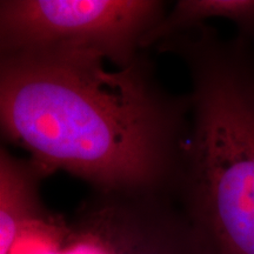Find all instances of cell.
<instances>
[{"instance_id":"1","label":"cell","mask_w":254,"mask_h":254,"mask_svg":"<svg viewBox=\"0 0 254 254\" xmlns=\"http://www.w3.org/2000/svg\"><path fill=\"white\" fill-rule=\"evenodd\" d=\"M146 52L125 66L64 46L0 55L2 138L46 177L65 172L91 190L177 198L190 97L165 87Z\"/></svg>"},{"instance_id":"2","label":"cell","mask_w":254,"mask_h":254,"mask_svg":"<svg viewBox=\"0 0 254 254\" xmlns=\"http://www.w3.org/2000/svg\"><path fill=\"white\" fill-rule=\"evenodd\" d=\"M190 79L177 200L212 254H254V44L208 24L159 41Z\"/></svg>"},{"instance_id":"3","label":"cell","mask_w":254,"mask_h":254,"mask_svg":"<svg viewBox=\"0 0 254 254\" xmlns=\"http://www.w3.org/2000/svg\"><path fill=\"white\" fill-rule=\"evenodd\" d=\"M168 9L163 0H1L0 55L64 46L125 66Z\"/></svg>"},{"instance_id":"4","label":"cell","mask_w":254,"mask_h":254,"mask_svg":"<svg viewBox=\"0 0 254 254\" xmlns=\"http://www.w3.org/2000/svg\"><path fill=\"white\" fill-rule=\"evenodd\" d=\"M56 222V254H212L170 194L91 190Z\"/></svg>"},{"instance_id":"5","label":"cell","mask_w":254,"mask_h":254,"mask_svg":"<svg viewBox=\"0 0 254 254\" xmlns=\"http://www.w3.org/2000/svg\"><path fill=\"white\" fill-rule=\"evenodd\" d=\"M46 178L31 158L0 148V254H11L21 232L46 213L40 195Z\"/></svg>"},{"instance_id":"6","label":"cell","mask_w":254,"mask_h":254,"mask_svg":"<svg viewBox=\"0 0 254 254\" xmlns=\"http://www.w3.org/2000/svg\"><path fill=\"white\" fill-rule=\"evenodd\" d=\"M209 19H225L237 27V34L254 44V0H179L146 36L142 50L159 41L206 24Z\"/></svg>"}]
</instances>
